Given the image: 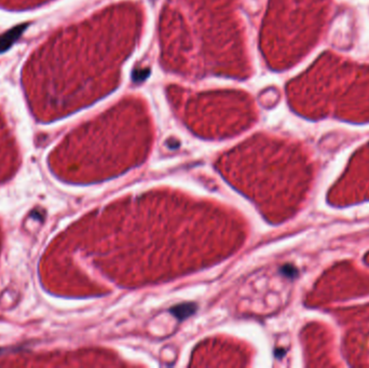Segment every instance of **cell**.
I'll use <instances>...</instances> for the list:
<instances>
[{
    "mask_svg": "<svg viewBox=\"0 0 369 368\" xmlns=\"http://www.w3.org/2000/svg\"><path fill=\"white\" fill-rule=\"evenodd\" d=\"M143 5L113 3L57 30L30 55L23 70L27 101L38 115H68L111 93L140 42Z\"/></svg>",
    "mask_w": 369,
    "mask_h": 368,
    "instance_id": "1",
    "label": "cell"
},
{
    "mask_svg": "<svg viewBox=\"0 0 369 368\" xmlns=\"http://www.w3.org/2000/svg\"><path fill=\"white\" fill-rule=\"evenodd\" d=\"M193 39L196 78L252 75L239 0H175Z\"/></svg>",
    "mask_w": 369,
    "mask_h": 368,
    "instance_id": "2",
    "label": "cell"
},
{
    "mask_svg": "<svg viewBox=\"0 0 369 368\" xmlns=\"http://www.w3.org/2000/svg\"><path fill=\"white\" fill-rule=\"evenodd\" d=\"M167 95L175 113L201 136H232L249 128L257 118L254 100L239 90L192 92L173 84L168 87Z\"/></svg>",
    "mask_w": 369,
    "mask_h": 368,
    "instance_id": "3",
    "label": "cell"
},
{
    "mask_svg": "<svg viewBox=\"0 0 369 368\" xmlns=\"http://www.w3.org/2000/svg\"><path fill=\"white\" fill-rule=\"evenodd\" d=\"M310 11V0H269L259 47L270 68H285L302 53L309 38Z\"/></svg>",
    "mask_w": 369,
    "mask_h": 368,
    "instance_id": "4",
    "label": "cell"
},
{
    "mask_svg": "<svg viewBox=\"0 0 369 368\" xmlns=\"http://www.w3.org/2000/svg\"><path fill=\"white\" fill-rule=\"evenodd\" d=\"M160 62L169 73L196 78V58L192 36L175 0L164 3L159 18Z\"/></svg>",
    "mask_w": 369,
    "mask_h": 368,
    "instance_id": "5",
    "label": "cell"
},
{
    "mask_svg": "<svg viewBox=\"0 0 369 368\" xmlns=\"http://www.w3.org/2000/svg\"><path fill=\"white\" fill-rule=\"evenodd\" d=\"M50 0H0V4L9 9H29L40 5Z\"/></svg>",
    "mask_w": 369,
    "mask_h": 368,
    "instance_id": "6",
    "label": "cell"
}]
</instances>
